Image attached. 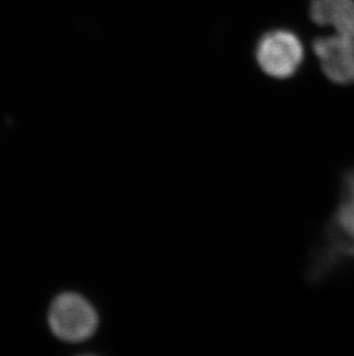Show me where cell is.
Listing matches in <instances>:
<instances>
[{
    "instance_id": "obj_1",
    "label": "cell",
    "mask_w": 354,
    "mask_h": 356,
    "mask_svg": "<svg viewBox=\"0 0 354 356\" xmlns=\"http://www.w3.org/2000/svg\"><path fill=\"white\" fill-rule=\"evenodd\" d=\"M310 15L334 31L313 42L324 75L335 83H354V0H312Z\"/></svg>"
},
{
    "instance_id": "obj_2",
    "label": "cell",
    "mask_w": 354,
    "mask_h": 356,
    "mask_svg": "<svg viewBox=\"0 0 354 356\" xmlns=\"http://www.w3.org/2000/svg\"><path fill=\"white\" fill-rule=\"evenodd\" d=\"M101 317L94 303L73 291L54 296L47 310L49 329L57 339L68 343L87 341L96 334Z\"/></svg>"
},
{
    "instance_id": "obj_3",
    "label": "cell",
    "mask_w": 354,
    "mask_h": 356,
    "mask_svg": "<svg viewBox=\"0 0 354 356\" xmlns=\"http://www.w3.org/2000/svg\"><path fill=\"white\" fill-rule=\"evenodd\" d=\"M304 45L297 35L276 29L261 36L255 47V60L261 71L276 80L294 76L304 61Z\"/></svg>"
},
{
    "instance_id": "obj_4",
    "label": "cell",
    "mask_w": 354,
    "mask_h": 356,
    "mask_svg": "<svg viewBox=\"0 0 354 356\" xmlns=\"http://www.w3.org/2000/svg\"><path fill=\"white\" fill-rule=\"evenodd\" d=\"M322 236L354 242V196L341 195Z\"/></svg>"
},
{
    "instance_id": "obj_5",
    "label": "cell",
    "mask_w": 354,
    "mask_h": 356,
    "mask_svg": "<svg viewBox=\"0 0 354 356\" xmlns=\"http://www.w3.org/2000/svg\"><path fill=\"white\" fill-rule=\"evenodd\" d=\"M341 195L354 196V168L345 172L343 175Z\"/></svg>"
}]
</instances>
